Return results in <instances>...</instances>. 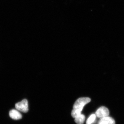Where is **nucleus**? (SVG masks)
<instances>
[{
  "label": "nucleus",
  "mask_w": 124,
  "mask_h": 124,
  "mask_svg": "<svg viewBox=\"0 0 124 124\" xmlns=\"http://www.w3.org/2000/svg\"><path fill=\"white\" fill-rule=\"evenodd\" d=\"M91 101V99L88 97L79 98L76 100L73 106V109L83 110L84 107Z\"/></svg>",
  "instance_id": "1"
},
{
  "label": "nucleus",
  "mask_w": 124,
  "mask_h": 124,
  "mask_svg": "<svg viewBox=\"0 0 124 124\" xmlns=\"http://www.w3.org/2000/svg\"><path fill=\"white\" fill-rule=\"evenodd\" d=\"M15 106L16 109L23 113H27L29 110L28 101L26 99H23L21 101L17 103Z\"/></svg>",
  "instance_id": "2"
},
{
  "label": "nucleus",
  "mask_w": 124,
  "mask_h": 124,
  "mask_svg": "<svg viewBox=\"0 0 124 124\" xmlns=\"http://www.w3.org/2000/svg\"><path fill=\"white\" fill-rule=\"evenodd\" d=\"M95 115L98 118H103L109 116V111L106 107H101L97 110Z\"/></svg>",
  "instance_id": "3"
},
{
  "label": "nucleus",
  "mask_w": 124,
  "mask_h": 124,
  "mask_svg": "<svg viewBox=\"0 0 124 124\" xmlns=\"http://www.w3.org/2000/svg\"><path fill=\"white\" fill-rule=\"evenodd\" d=\"M9 115L11 119L15 120H19L22 119V115L20 111L17 109H13L9 112Z\"/></svg>",
  "instance_id": "4"
},
{
  "label": "nucleus",
  "mask_w": 124,
  "mask_h": 124,
  "mask_svg": "<svg viewBox=\"0 0 124 124\" xmlns=\"http://www.w3.org/2000/svg\"><path fill=\"white\" fill-rule=\"evenodd\" d=\"M115 120L110 116L101 118L98 124H115Z\"/></svg>",
  "instance_id": "5"
},
{
  "label": "nucleus",
  "mask_w": 124,
  "mask_h": 124,
  "mask_svg": "<svg viewBox=\"0 0 124 124\" xmlns=\"http://www.w3.org/2000/svg\"><path fill=\"white\" fill-rule=\"evenodd\" d=\"M85 120V116L84 115L80 114L75 118V121L77 124H83Z\"/></svg>",
  "instance_id": "6"
},
{
  "label": "nucleus",
  "mask_w": 124,
  "mask_h": 124,
  "mask_svg": "<svg viewBox=\"0 0 124 124\" xmlns=\"http://www.w3.org/2000/svg\"><path fill=\"white\" fill-rule=\"evenodd\" d=\"M82 110L80 109H73L72 111L71 116L73 118H75L81 114Z\"/></svg>",
  "instance_id": "7"
},
{
  "label": "nucleus",
  "mask_w": 124,
  "mask_h": 124,
  "mask_svg": "<svg viewBox=\"0 0 124 124\" xmlns=\"http://www.w3.org/2000/svg\"><path fill=\"white\" fill-rule=\"evenodd\" d=\"M96 117L95 114H92L86 120V124H93L95 122Z\"/></svg>",
  "instance_id": "8"
}]
</instances>
